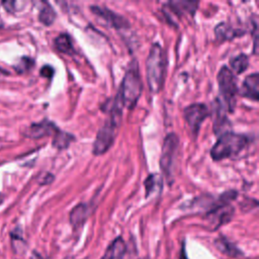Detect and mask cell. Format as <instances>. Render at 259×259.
Segmentation results:
<instances>
[{"label":"cell","instance_id":"52a82bcc","mask_svg":"<svg viewBox=\"0 0 259 259\" xmlns=\"http://www.w3.org/2000/svg\"><path fill=\"white\" fill-rule=\"evenodd\" d=\"M209 114V109L203 103L190 104L184 109V117L193 135H197L201 123Z\"/></svg>","mask_w":259,"mask_h":259},{"label":"cell","instance_id":"603a6c76","mask_svg":"<svg viewBox=\"0 0 259 259\" xmlns=\"http://www.w3.org/2000/svg\"><path fill=\"white\" fill-rule=\"evenodd\" d=\"M34 258H35V259H44V258H41L38 254H35V253H34Z\"/></svg>","mask_w":259,"mask_h":259},{"label":"cell","instance_id":"6da1fadb","mask_svg":"<svg viewBox=\"0 0 259 259\" xmlns=\"http://www.w3.org/2000/svg\"><path fill=\"white\" fill-rule=\"evenodd\" d=\"M121 109L122 104L119 98H116L111 105V111L108 119L104 122L103 126L98 131L94 144H93V154L102 155L109 150L112 146L117 127L121 120Z\"/></svg>","mask_w":259,"mask_h":259},{"label":"cell","instance_id":"cb8c5ba5","mask_svg":"<svg viewBox=\"0 0 259 259\" xmlns=\"http://www.w3.org/2000/svg\"><path fill=\"white\" fill-rule=\"evenodd\" d=\"M143 259H150V258H148V257H146V258H143Z\"/></svg>","mask_w":259,"mask_h":259},{"label":"cell","instance_id":"5b68a950","mask_svg":"<svg viewBox=\"0 0 259 259\" xmlns=\"http://www.w3.org/2000/svg\"><path fill=\"white\" fill-rule=\"evenodd\" d=\"M218 84L229 111H233L236 104V95L238 93V88L235 75L227 66H223L219 71Z\"/></svg>","mask_w":259,"mask_h":259},{"label":"cell","instance_id":"3957f363","mask_svg":"<svg viewBox=\"0 0 259 259\" xmlns=\"http://www.w3.org/2000/svg\"><path fill=\"white\" fill-rule=\"evenodd\" d=\"M147 82L152 93H158L162 89L165 75V56L159 44H153L146 60Z\"/></svg>","mask_w":259,"mask_h":259},{"label":"cell","instance_id":"8fae6325","mask_svg":"<svg viewBox=\"0 0 259 259\" xmlns=\"http://www.w3.org/2000/svg\"><path fill=\"white\" fill-rule=\"evenodd\" d=\"M214 34L219 40H229L235 37H239L245 34V32L244 30L234 28L227 23H220L214 28Z\"/></svg>","mask_w":259,"mask_h":259},{"label":"cell","instance_id":"7a4b0ae2","mask_svg":"<svg viewBox=\"0 0 259 259\" xmlns=\"http://www.w3.org/2000/svg\"><path fill=\"white\" fill-rule=\"evenodd\" d=\"M143 90V82L139 72V66L134 60L126 70L121 81L118 98L122 106L133 108L137 104Z\"/></svg>","mask_w":259,"mask_h":259},{"label":"cell","instance_id":"5bb4252c","mask_svg":"<svg viewBox=\"0 0 259 259\" xmlns=\"http://www.w3.org/2000/svg\"><path fill=\"white\" fill-rule=\"evenodd\" d=\"M170 6V9L174 11L176 14H184L189 13L190 15H193L195 13V10L197 8L198 2L194 1H171L168 3Z\"/></svg>","mask_w":259,"mask_h":259},{"label":"cell","instance_id":"4fadbf2b","mask_svg":"<svg viewBox=\"0 0 259 259\" xmlns=\"http://www.w3.org/2000/svg\"><path fill=\"white\" fill-rule=\"evenodd\" d=\"M125 243L122 238L118 237L107 247L101 259H122L125 253Z\"/></svg>","mask_w":259,"mask_h":259},{"label":"cell","instance_id":"44dd1931","mask_svg":"<svg viewBox=\"0 0 259 259\" xmlns=\"http://www.w3.org/2000/svg\"><path fill=\"white\" fill-rule=\"evenodd\" d=\"M33 66V61L32 59L28 58V57H23L21 58L14 66V69L18 72V73H24L29 71Z\"/></svg>","mask_w":259,"mask_h":259},{"label":"cell","instance_id":"30bf717a","mask_svg":"<svg viewBox=\"0 0 259 259\" xmlns=\"http://www.w3.org/2000/svg\"><path fill=\"white\" fill-rule=\"evenodd\" d=\"M240 94L254 101L259 97V74L254 73L245 78V81L240 90Z\"/></svg>","mask_w":259,"mask_h":259},{"label":"cell","instance_id":"277c9868","mask_svg":"<svg viewBox=\"0 0 259 259\" xmlns=\"http://www.w3.org/2000/svg\"><path fill=\"white\" fill-rule=\"evenodd\" d=\"M249 144L245 135L227 132L222 134L210 150V156L214 161H221L239 154Z\"/></svg>","mask_w":259,"mask_h":259},{"label":"cell","instance_id":"ac0fdd59","mask_svg":"<svg viewBox=\"0 0 259 259\" xmlns=\"http://www.w3.org/2000/svg\"><path fill=\"white\" fill-rule=\"evenodd\" d=\"M56 18V12L53 9V7L47 3L44 2L42 3V7L39 10V14H38V19L41 23H44L45 25H51Z\"/></svg>","mask_w":259,"mask_h":259},{"label":"cell","instance_id":"7c38bea8","mask_svg":"<svg viewBox=\"0 0 259 259\" xmlns=\"http://www.w3.org/2000/svg\"><path fill=\"white\" fill-rule=\"evenodd\" d=\"M87 217L88 206L85 203H79L70 212V223L75 230L80 229L86 222Z\"/></svg>","mask_w":259,"mask_h":259},{"label":"cell","instance_id":"9a60e30c","mask_svg":"<svg viewBox=\"0 0 259 259\" xmlns=\"http://www.w3.org/2000/svg\"><path fill=\"white\" fill-rule=\"evenodd\" d=\"M214 243L217 248L226 255L233 256V257H238L242 255V252L234 244L229 242L226 238H218Z\"/></svg>","mask_w":259,"mask_h":259},{"label":"cell","instance_id":"ba28073f","mask_svg":"<svg viewBox=\"0 0 259 259\" xmlns=\"http://www.w3.org/2000/svg\"><path fill=\"white\" fill-rule=\"evenodd\" d=\"M91 11L103 19L109 26L114 27L115 29H124L130 27V23L126 18L123 16L109 10L108 8L100 7V6H91Z\"/></svg>","mask_w":259,"mask_h":259},{"label":"cell","instance_id":"2e32d148","mask_svg":"<svg viewBox=\"0 0 259 259\" xmlns=\"http://www.w3.org/2000/svg\"><path fill=\"white\" fill-rule=\"evenodd\" d=\"M55 47L59 52L63 54L72 55L74 53L71 37L67 33H62L55 38Z\"/></svg>","mask_w":259,"mask_h":259},{"label":"cell","instance_id":"7402d4cb","mask_svg":"<svg viewBox=\"0 0 259 259\" xmlns=\"http://www.w3.org/2000/svg\"><path fill=\"white\" fill-rule=\"evenodd\" d=\"M54 74V69L51 66H44L40 69V75L46 78H51Z\"/></svg>","mask_w":259,"mask_h":259},{"label":"cell","instance_id":"d6986e66","mask_svg":"<svg viewBox=\"0 0 259 259\" xmlns=\"http://www.w3.org/2000/svg\"><path fill=\"white\" fill-rule=\"evenodd\" d=\"M145 188H146V195L149 196L156 190H161L162 188V179L159 174H152L150 175L145 181Z\"/></svg>","mask_w":259,"mask_h":259},{"label":"cell","instance_id":"e0dca14e","mask_svg":"<svg viewBox=\"0 0 259 259\" xmlns=\"http://www.w3.org/2000/svg\"><path fill=\"white\" fill-rule=\"evenodd\" d=\"M230 65L232 68V72H235L236 74H241L248 68L249 59L245 54H240L230 61Z\"/></svg>","mask_w":259,"mask_h":259},{"label":"cell","instance_id":"ffe728a7","mask_svg":"<svg viewBox=\"0 0 259 259\" xmlns=\"http://www.w3.org/2000/svg\"><path fill=\"white\" fill-rule=\"evenodd\" d=\"M74 140V137L71 136L68 133L65 132H61V131H57L55 136H54V140H53V145L54 147L58 148V149H65L69 146V144Z\"/></svg>","mask_w":259,"mask_h":259},{"label":"cell","instance_id":"8992f818","mask_svg":"<svg viewBox=\"0 0 259 259\" xmlns=\"http://www.w3.org/2000/svg\"><path fill=\"white\" fill-rule=\"evenodd\" d=\"M179 139L175 134H168L164 139L161 158H160V167L167 177V179L172 177L173 165L176 157V153L178 150Z\"/></svg>","mask_w":259,"mask_h":259},{"label":"cell","instance_id":"9c48e42d","mask_svg":"<svg viewBox=\"0 0 259 259\" xmlns=\"http://www.w3.org/2000/svg\"><path fill=\"white\" fill-rule=\"evenodd\" d=\"M57 131H58V127L53 122L44 120L38 123H32L31 125H29L26 128L24 135L31 139H39L46 136L56 134Z\"/></svg>","mask_w":259,"mask_h":259}]
</instances>
